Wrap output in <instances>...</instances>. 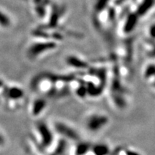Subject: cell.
<instances>
[{"label":"cell","mask_w":155,"mask_h":155,"mask_svg":"<svg viewBox=\"0 0 155 155\" xmlns=\"http://www.w3.org/2000/svg\"><path fill=\"white\" fill-rule=\"evenodd\" d=\"M6 107L12 109L17 103L22 100L25 97L24 90L20 86L16 85L6 84L0 92Z\"/></svg>","instance_id":"6da1fadb"},{"label":"cell","mask_w":155,"mask_h":155,"mask_svg":"<svg viewBox=\"0 0 155 155\" xmlns=\"http://www.w3.org/2000/svg\"><path fill=\"white\" fill-rule=\"evenodd\" d=\"M37 131L40 137V144L43 147H48L53 141V134L48 126L44 122H39L37 124Z\"/></svg>","instance_id":"7a4b0ae2"},{"label":"cell","mask_w":155,"mask_h":155,"mask_svg":"<svg viewBox=\"0 0 155 155\" xmlns=\"http://www.w3.org/2000/svg\"><path fill=\"white\" fill-rule=\"evenodd\" d=\"M55 46V44L53 42H38L33 44L28 49V55L29 58L35 59L45 51L54 49Z\"/></svg>","instance_id":"3957f363"},{"label":"cell","mask_w":155,"mask_h":155,"mask_svg":"<svg viewBox=\"0 0 155 155\" xmlns=\"http://www.w3.org/2000/svg\"><path fill=\"white\" fill-rule=\"evenodd\" d=\"M108 122V117L100 114L91 116L87 121V128L91 131H96L101 129Z\"/></svg>","instance_id":"277c9868"},{"label":"cell","mask_w":155,"mask_h":155,"mask_svg":"<svg viewBox=\"0 0 155 155\" xmlns=\"http://www.w3.org/2000/svg\"><path fill=\"white\" fill-rule=\"evenodd\" d=\"M56 130L61 134L63 135L67 138L72 139V140H78V135L72 128L68 127L67 125L62 123H58L55 125Z\"/></svg>","instance_id":"5b68a950"},{"label":"cell","mask_w":155,"mask_h":155,"mask_svg":"<svg viewBox=\"0 0 155 155\" xmlns=\"http://www.w3.org/2000/svg\"><path fill=\"white\" fill-rule=\"evenodd\" d=\"M47 106L46 101L42 98H38L34 100L31 108V113L32 116H38L42 113Z\"/></svg>","instance_id":"8992f818"},{"label":"cell","mask_w":155,"mask_h":155,"mask_svg":"<svg viewBox=\"0 0 155 155\" xmlns=\"http://www.w3.org/2000/svg\"><path fill=\"white\" fill-rule=\"evenodd\" d=\"M67 63L71 66L77 68H85L87 67V63L82 60L75 56H70L67 58Z\"/></svg>","instance_id":"52a82bcc"},{"label":"cell","mask_w":155,"mask_h":155,"mask_svg":"<svg viewBox=\"0 0 155 155\" xmlns=\"http://www.w3.org/2000/svg\"><path fill=\"white\" fill-rule=\"evenodd\" d=\"M93 153L94 155H108L109 154V148L107 145L98 144L93 147Z\"/></svg>","instance_id":"ba28073f"},{"label":"cell","mask_w":155,"mask_h":155,"mask_svg":"<svg viewBox=\"0 0 155 155\" xmlns=\"http://www.w3.org/2000/svg\"><path fill=\"white\" fill-rule=\"evenodd\" d=\"M90 145L87 143H80L75 149V155H85L90 150Z\"/></svg>","instance_id":"9c48e42d"},{"label":"cell","mask_w":155,"mask_h":155,"mask_svg":"<svg viewBox=\"0 0 155 155\" xmlns=\"http://www.w3.org/2000/svg\"><path fill=\"white\" fill-rule=\"evenodd\" d=\"M0 25L3 28H7L10 25V20L8 17L3 14L2 12H0Z\"/></svg>","instance_id":"30bf717a"},{"label":"cell","mask_w":155,"mask_h":155,"mask_svg":"<svg viewBox=\"0 0 155 155\" xmlns=\"http://www.w3.org/2000/svg\"><path fill=\"white\" fill-rule=\"evenodd\" d=\"M144 75L147 78L155 76V65H150L147 66L145 71Z\"/></svg>","instance_id":"8fae6325"},{"label":"cell","mask_w":155,"mask_h":155,"mask_svg":"<svg viewBox=\"0 0 155 155\" xmlns=\"http://www.w3.org/2000/svg\"><path fill=\"white\" fill-rule=\"evenodd\" d=\"M7 144V138H6L5 134L0 129V150L4 148Z\"/></svg>","instance_id":"7c38bea8"},{"label":"cell","mask_w":155,"mask_h":155,"mask_svg":"<svg viewBox=\"0 0 155 155\" xmlns=\"http://www.w3.org/2000/svg\"><path fill=\"white\" fill-rule=\"evenodd\" d=\"M87 94H88V89L86 87L81 86L77 90V94L80 97H84Z\"/></svg>","instance_id":"4fadbf2b"},{"label":"cell","mask_w":155,"mask_h":155,"mask_svg":"<svg viewBox=\"0 0 155 155\" xmlns=\"http://www.w3.org/2000/svg\"><path fill=\"white\" fill-rule=\"evenodd\" d=\"M65 145L66 144H65V142H64V141H62V142L60 143L59 146L57 147V150L55 151V154L58 155L64 152V151L65 150Z\"/></svg>","instance_id":"5bb4252c"},{"label":"cell","mask_w":155,"mask_h":155,"mask_svg":"<svg viewBox=\"0 0 155 155\" xmlns=\"http://www.w3.org/2000/svg\"><path fill=\"white\" fill-rule=\"evenodd\" d=\"M126 155H141L139 153L133 150H127L126 152Z\"/></svg>","instance_id":"9a60e30c"},{"label":"cell","mask_w":155,"mask_h":155,"mask_svg":"<svg viewBox=\"0 0 155 155\" xmlns=\"http://www.w3.org/2000/svg\"><path fill=\"white\" fill-rule=\"evenodd\" d=\"M150 34H151V36H152V38H155V25H154V26H152V28H151Z\"/></svg>","instance_id":"2e32d148"},{"label":"cell","mask_w":155,"mask_h":155,"mask_svg":"<svg viewBox=\"0 0 155 155\" xmlns=\"http://www.w3.org/2000/svg\"><path fill=\"white\" fill-rule=\"evenodd\" d=\"M5 85V83L4 82L3 80H2V79L0 78V92L2 91V90L3 87Z\"/></svg>","instance_id":"e0dca14e"},{"label":"cell","mask_w":155,"mask_h":155,"mask_svg":"<svg viewBox=\"0 0 155 155\" xmlns=\"http://www.w3.org/2000/svg\"><path fill=\"white\" fill-rule=\"evenodd\" d=\"M152 55L153 56H155V49L152 51Z\"/></svg>","instance_id":"ac0fdd59"}]
</instances>
